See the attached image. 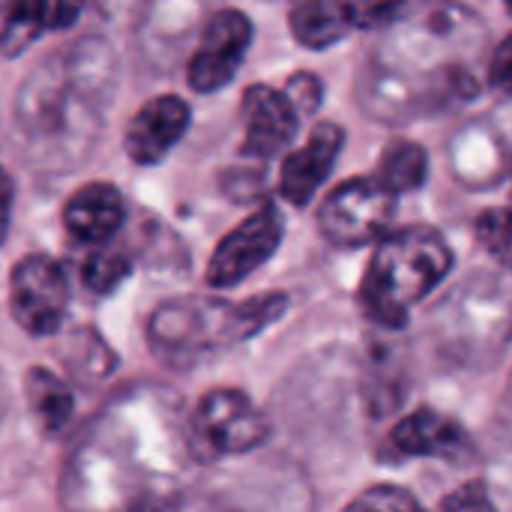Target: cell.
Masks as SVG:
<instances>
[{
  "label": "cell",
  "instance_id": "1",
  "mask_svg": "<svg viewBox=\"0 0 512 512\" xmlns=\"http://www.w3.org/2000/svg\"><path fill=\"white\" fill-rule=\"evenodd\" d=\"M189 453V417L177 393L135 384L87 423L63 471L69 512H123L147 498L180 495Z\"/></svg>",
  "mask_w": 512,
  "mask_h": 512
},
{
  "label": "cell",
  "instance_id": "2",
  "mask_svg": "<svg viewBox=\"0 0 512 512\" xmlns=\"http://www.w3.org/2000/svg\"><path fill=\"white\" fill-rule=\"evenodd\" d=\"M117 84V60L105 39L84 36L24 78L15 99V126L27 159L42 171H69L102 138Z\"/></svg>",
  "mask_w": 512,
  "mask_h": 512
},
{
  "label": "cell",
  "instance_id": "3",
  "mask_svg": "<svg viewBox=\"0 0 512 512\" xmlns=\"http://www.w3.org/2000/svg\"><path fill=\"white\" fill-rule=\"evenodd\" d=\"M285 309L288 294H261L243 303L216 297H177L150 315L147 342L162 366L192 369L207 354L258 336L276 324Z\"/></svg>",
  "mask_w": 512,
  "mask_h": 512
},
{
  "label": "cell",
  "instance_id": "4",
  "mask_svg": "<svg viewBox=\"0 0 512 512\" xmlns=\"http://www.w3.org/2000/svg\"><path fill=\"white\" fill-rule=\"evenodd\" d=\"M453 267V249L429 225H405L375 243L360 282V306L378 327L399 330L408 312L444 282Z\"/></svg>",
  "mask_w": 512,
  "mask_h": 512
},
{
  "label": "cell",
  "instance_id": "5",
  "mask_svg": "<svg viewBox=\"0 0 512 512\" xmlns=\"http://www.w3.org/2000/svg\"><path fill=\"white\" fill-rule=\"evenodd\" d=\"M270 438V420L240 390H210L189 414L192 462H213L258 450Z\"/></svg>",
  "mask_w": 512,
  "mask_h": 512
},
{
  "label": "cell",
  "instance_id": "6",
  "mask_svg": "<svg viewBox=\"0 0 512 512\" xmlns=\"http://www.w3.org/2000/svg\"><path fill=\"white\" fill-rule=\"evenodd\" d=\"M396 195L387 192L375 177H354L336 186L321 210L318 228L339 249H360L381 243L393 231Z\"/></svg>",
  "mask_w": 512,
  "mask_h": 512
},
{
  "label": "cell",
  "instance_id": "7",
  "mask_svg": "<svg viewBox=\"0 0 512 512\" xmlns=\"http://www.w3.org/2000/svg\"><path fill=\"white\" fill-rule=\"evenodd\" d=\"M9 306L18 327L33 339L54 336L69 306V279L63 267L48 255L21 258L9 276Z\"/></svg>",
  "mask_w": 512,
  "mask_h": 512
},
{
  "label": "cell",
  "instance_id": "8",
  "mask_svg": "<svg viewBox=\"0 0 512 512\" xmlns=\"http://www.w3.org/2000/svg\"><path fill=\"white\" fill-rule=\"evenodd\" d=\"M285 234V219L276 204H261L246 222H240L213 252L207 264L210 288H234L267 264Z\"/></svg>",
  "mask_w": 512,
  "mask_h": 512
},
{
  "label": "cell",
  "instance_id": "9",
  "mask_svg": "<svg viewBox=\"0 0 512 512\" xmlns=\"http://www.w3.org/2000/svg\"><path fill=\"white\" fill-rule=\"evenodd\" d=\"M252 45V21L240 9L216 12L198 42V51L189 60V87L198 93H213L231 84L246 51Z\"/></svg>",
  "mask_w": 512,
  "mask_h": 512
},
{
  "label": "cell",
  "instance_id": "10",
  "mask_svg": "<svg viewBox=\"0 0 512 512\" xmlns=\"http://www.w3.org/2000/svg\"><path fill=\"white\" fill-rule=\"evenodd\" d=\"M243 153L252 159H273L279 156L297 135L300 114L288 102L282 90H273L267 84H252L243 93Z\"/></svg>",
  "mask_w": 512,
  "mask_h": 512
},
{
  "label": "cell",
  "instance_id": "11",
  "mask_svg": "<svg viewBox=\"0 0 512 512\" xmlns=\"http://www.w3.org/2000/svg\"><path fill=\"white\" fill-rule=\"evenodd\" d=\"M192 111L180 96L150 99L126 129V153L135 165H159L186 135Z\"/></svg>",
  "mask_w": 512,
  "mask_h": 512
},
{
  "label": "cell",
  "instance_id": "12",
  "mask_svg": "<svg viewBox=\"0 0 512 512\" xmlns=\"http://www.w3.org/2000/svg\"><path fill=\"white\" fill-rule=\"evenodd\" d=\"M342 144H345L342 126L321 120L312 129L309 141L285 159L282 174H279L282 198L294 207H306L315 198V192L321 189V183L330 177V171L342 153Z\"/></svg>",
  "mask_w": 512,
  "mask_h": 512
},
{
  "label": "cell",
  "instance_id": "13",
  "mask_svg": "<svg viewBox=\"0 0 512 512\" xmlns=\"http://www.w3.org/2000/svg\"><path fill=\"white\" fill-rule=\"evenodd\" d=\"M126 219L123 195L111 183H87L81 186L63 207V228L78 243L93 249H105L114 243Z\"/></svg>",
  "mask_w": 512,
  "mask_h": 512
},
{
  "label": "cell",
  "instance_id": "14",
  "mask_svg": "<svg viewBox=\"0 0 512 512\" xmlns=\"http://www.w3.org/2000/svg\"><path fill=\"white\" fill-rule=\"evenodd\" d=\"M390 444L405 459H456L468 450L465 429L435 408H417L390 432Z\"/></svg>",
  "mask_w": 512,
  "mask_h": 512
},
{
  "label": "cell",
  "instance_id": "15",
  "mask_svg": "<svg viewBox=\"0 0 512 512\" xmlns=\"http://www.w3.org/2000/svg\"><path fill=\"white\" fill-rule=\"evenodd\" d=\"M81 12H84L81 3H42V0L0 3V54L3 57L21 54L48 30L75 24Z\"/></svg>",
  "mask_w": 512,
  "mask_h": 512
},
{
  "label": "cell",
  "instance_id": "16",
  "mask_svg": "<svg viewBox=\"0 0 512 512\" xmlns=\"http://www.w3.org/2000/svg\"><path fill=\"white\" fill-rule=\"evenodd\" d=\"M357 30L354 3H333V0H309L291 9V33L306 48H330Z\"/></svg>",
  "mask_w": 512,
  "mask_h": 512
},
{
  "label": "cell",
  "instance_id": "17",
  "mask_svg": "<svg viewBox=\"0 0 512 512\" xmlns=\"http://www.w3.org/2000/svg\"><path fill=\"white\" fill-rule=\"evenodd\" d=\"M24 390H27L30 411L39 420L45 435H57V432H63L69 426L72 411H75V393L60 375L36 366V369L27 372Z\"/></svg>",
  "mask_w": 512,
  "mask_h": 512
},
{
  "label": "cell",
  "instance_id": "18",
  "mask_svg": "<svg viewBox=\"0 0 512 512\" xmlns=\"http://www.w3.org/2000/svg\"><path fill=\"white\" fill-rule=\"evenodd\" d=\"M426 177H429V153L420 144L405 141V138L387 144L378 162V174H375V180L387 192L393 195L414 192L426 183Z\"/></svg>",
  "mask_w": 512,
  "mask_h": 512
},
{
  "label": "cell",
  "instance_id": "19",
  "mask_svg": "<svg viewBox=\"0 0 512 512\" xmlns=\"http://www.w3.org/2000/svg\"><path fill=\"white\" fill-rule=\"evenodd\" d=\"M63 363L72 372V378L78 381H96L105 378L114 369V354L111 348L99 339V333L81 327L69 336L66 348H63Z\"/></svg>",
  "mask_w": 512,
  "mask_h": 512
},
{
  "label": "cell",
  "instance_id": "20",
  "mask_svg": "<svg viewBox=\"0 0 512 512\" xmlns=\"http://www.w3.org/2000/svg\"><path fill=\"white\" fill-rule=\"evenodd\" d=\"M132 273V258L120 246L93 249L81 264V282L90 294H111Z\"/></svg>",
  "mask_w": 512,
  "mask_h": 512
},
{
  "label": "cell",
  "instance_id": "21",
  "mask_svg": "<svg viewBox=\"0 0 512 512\" xmlns=\"http://www.w3.org/2000/svg\"><path fill=\"white\" fill-rule=\"evenodd\" d=\"M477 240L480 246L498 261L504 264L507 270H512V207H495V210H486L477 225Z\"/></svg>",
  "mask_w": 512,
  "mask_h": 512
},
{
  "label": "cell",
  "instance_id": "22",
  "mask_svg": "<svg viewBox=\"0 0 512 512\" xmlns=\"http://www.w3.org/2000/svg\"><path fill=\"white\" fill-rule=\"evenodd\" d=\"M342 512H426L423 504L402 486H372L360 492Z\"/></svg>",
  "mask_w": 512,
  "mask_h": 512
},
{
  "label": "cell",
  "instance_id": "23",
  "mask_svg": "<svg viewBox=\"0 0 512 512\" xmlns=\"http://www.w3.org/2000/svg\"><path fill=\"white\" fill-rule=\"evenodd\" d=\"M282 93L288 96V102L294 105V111L303 117V114H315L318 111V105L324 99V84L312 72H297V75L288 78V84H285Z\"/></svg>",
  "mask_w": 512,
  "mask_h": 512
},
{
  "label": "cell",
  "instance_id": "24",
  "mask_svg": "<svg viewBox=\"0 0 512 512\" xmlns=\"http://www.w3.org/2000/svg\"><path fill=\"white\" fill-rule=\"evenodd\" d=\"M444 512H498L483 483H465L444 498Z\"/></svg>",
  "mask_w": 512,
  "mask_h": 512
},
{
  "label": "cell",
  "instance_id": "25",
  "mask_svg": "<svg viewBox=\"0 0 512 512\" xmlns=\"http://www.w3.org/2000/svg\"><path fill=\"white\" fill-rule=\"evenodd\" d=\"M489 87L498 96L512 99V33L495 48V54H492V63H489Z\"/></svg>",
  "mask_w": 512,
  "mask_h": 512
},
{
  "label": "cell",
  "instance_id": "26",
  "mask_svg": "<svg viewBox=\"0 0 512 512\" xmlns=\"http://www.w3.org/2000/svg\"><path fill=\"white\" fill-rule=\"evenodd\" d=\"M12 198H15V183L12 177L0 168V243L9 231V216H12Z\"/></svg>",
  "mask_w": 512,
  "mask_h": 512
},
{
  "label": "cell",
  "instance_id": "27",
  "mask_svg": "<svg viewBox=\"0 0 512 512\" xmlns=\"http://www.w3.org/2000/svg\"><path fill=\"white\" fill-rule=\"evenodd\" d=\"M123 512H180V495H162V498H147L135 507Z\"/></svg>",
  "mask_w": 512,
  "mask_h": 512
},
{
  "label": "cell",
  "instance_id": "28",
  "mask_svg": "<svg viewBox=\"0 0 512 512\" xmlns=\"http://www.w3.org/2000/svg\"><path fill=\"white\" fill-rule=\"evenodd\" d=\"M6 405H9V393H6V384H3V375H0V420L6 417Z\"/></svg>",
  "mask_w": 512,
  "mask_h": 512
},
{
  "label": "cell",
  "instance_id": "29",
  "mask_svg": "<svg viewBox=\"0 0 512 512\" xmlns=\"http://www.w3.org/2000/svg\"><path fill=\"white\" fill-rule=\"evenodd\" d=\"M507 9H510V12H512V3H510V6H507Z\"/></svg>",
  "mask_w": 512,
  "mask_h": 512
}]
</instances>
